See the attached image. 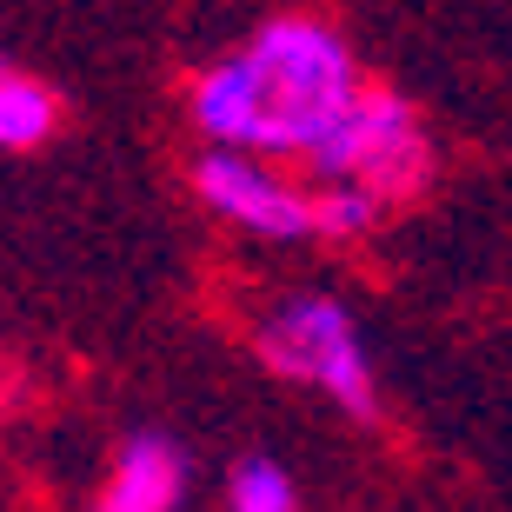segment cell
Masks as SVG:
<instances>
[{"label":"cell","instance_id":"6","mask_svg":"<svg viewBox=\"0 0 512 512\" xmlns=\"http://www.w3.org/2000/svg\"><path fill=\"white\" fill-rule=\"evenodd\" d=\"M60 127V100L47 80H34L27 67L0 54V153H34L47 147Z\"/></svg>","mask_w":512,"mask_h":512},{"label":"cell","instance_id":"3","mask_svg":"<svg viewBox=\"0 0 512 512\" xmlns=\"http://www.w3.org/2000/svg\"><path fill=\"white\" fill-rule=\"evenodd\" d=\"M306 173L320 187H353L373 207H399L426 187L433 173V140L419 127V114L386 87H360V100L340 114V127L306 153Z\"/></svg>","mask_w":512,"mask_h":512},{"label":"cell","instance_id":"7","mask_svg":"<svg viewBox=\"0 0 512 512\" xmlns=\"http://www.w3.org/2000/svg\"><path fill=\"white\" fill-rule=\"evenodd\" d=\"M227 512H306L300 479L286 473L280 459H266V453L233 459V473H227Z\"/></svg>","mask_w":512,"mask_h":512},{"label":"cell","instance_id":"8","mask_svg":"<svg viewBox=\"0 0 512 512\" xmlns=\"http://www.w3.org/2000/svg\"><path fill=\"white\" fill-rule=\"evenodd\" d=\"M380 207L353 187H313V240H360L373 233Z\"/></svg>","mask_w":512,"mask_h":512},{"label":"cell","instance_id":"1","mask_svg":"<svg viewBox=\"0 0 512 512\" xmlns=\"http://www.w3.org/2000/svg\"><path fill=\"white\" fill-rule=\"evenodd\" d=\"M360 87V60L326 20L280 14L247 47L213 60L193 80L187 107L193 127L220 153H247L273 167V160H306L360 100Z\"/></svg>","mask_w":512,"mask_h":512},{"label":"cell","instance_id":"4","mask_svg":"<svg viewBox=\"0 0 512 512\" xmlns=\"http://www.w3.org/2000/svg\"><path fill=\"white\" fill-rule=\"evenodd\" d=\"M193 187H200V200L240 233H260V240H280V247L313 240V187H293V180H286L280 167H266V160L207 147L200 167H193Z\"/></svg>","mask_w":512,"mask_h":512},{"label":"cell","instance_id":"2","mask_svg":"<svg viewBox=\"0 0 512 512\" xmlns=\"http://www.w3.org/2000/svg\"><path fill=\"white\" fill-rule=\"evenodd\" d=\"M253 346H260V360L280 380L326 393L346 419H380V373H373L366 333L346 300H333V293H286L273 313H260Z\"/></svg>","mask_w":512,"mask_h":512},{"label":"cell","instance_id":"5","mask_svg":"<svg viewBox=\"0 0 512 512\" xmlns=\"http://www.w3.org/2000/svg\"><path fill=\"white\" fill-rule=\"evenodd\" d=\"M193 493V453L167 433H133L120 439L107 479L94 486L87 512H187Z\"/></svg>","mask_w":512,"mask_h":512}]
</instances>
